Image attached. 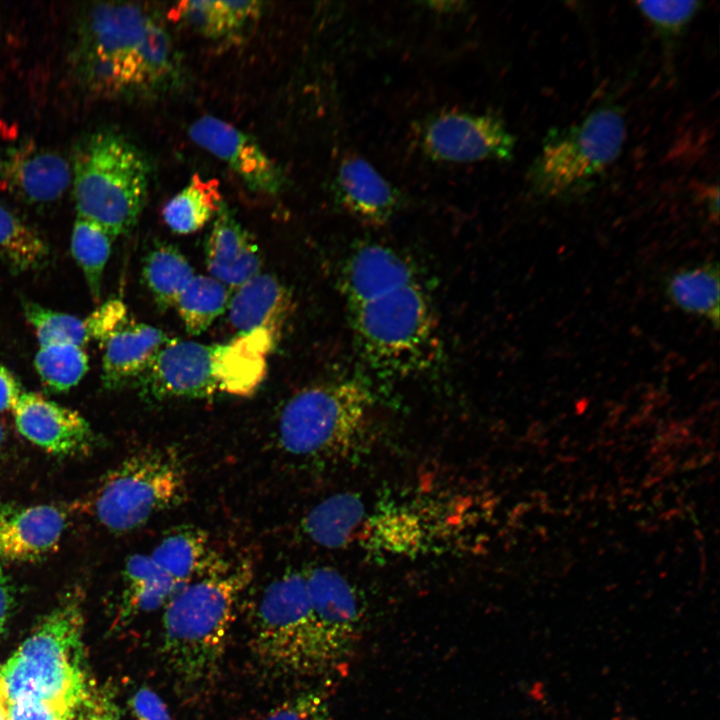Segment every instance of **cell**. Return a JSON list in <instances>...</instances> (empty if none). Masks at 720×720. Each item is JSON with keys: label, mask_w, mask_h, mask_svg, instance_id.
Segmentation results:
<instances>
[{"label": "cell", "mask_w": 720, "mask_h": 720, "mask_svg": "<svg viewBox=\"0 0 720 720\" xmlns=\"http://www.w3.org/2000/svg\"><path fill=\"white\" fill-rule=\"evenodd\" d=\"M342 289L363 357L387 373L422 370L439 352L431 302L408 261L390 247L367 243L352 251Z\"/></svg>", "instance_id": "cell-1"}, {"label": "cell", "mask_w": 720, "mask_h": 720, "mask_svg": "<svg viewBox=\"0 0 720 720\" xmlns=\"http://www.w3.org/2000/svg\"><path fill=\"white\" fill-rule=\"evenodd\" d=\"M252 575L249 562H227L181 587L165 604L161 653L185 686L201 687L215 677L235 606Z\"/></svg>", "instance_id": "cell-2"}, {"label": "cell", "mask_w": 720, "mask_h": 720, "mask_svg": "<svg viewBox=\"0 0 720 720\" xmlns=\"http://www.w3.org/2000/svg\"><path fill=\"white\" fill-rule=\"evenodd\" d=\"M79 593L66 595L0 670L8 702L34 700L73 708L86 693Z\"/></svg>", "instance_id": "cell-3"}, {"label": "cell", "mask_w": 720, "mask_h": 720, "mask_svg": "<svg viewBox=\"0 0 720 720\" xmlns=\"http://www.w3.org/2000/svg\"><path fill=\"white\" fill-rule=\"evenodd\" d=\"M71 170L78 216L114 238L129 233L147 196L149 166L143 154L119 134L97 132L78 146Z\"/></svg>", "instance_id": "cell-4"}, {"label": "cell", "mask_w": 720, "mask_h": 720, "mask_svg": "<svg viewBox=\"0 0 720 720\" xmlns=\"http://www.w3.org/2000/svg\"><path fill=\"white\" fill-rule=\"evenodd\" d=\"M373 406L372 393L353 380L305 386L282 406L277 440L294 457L343 458L363 439Z\"/></svg>", "instance_id": "cell-5"}, {"label": "cell", "mask_w": 720, "mask_h": 720, "mask_svg": "<svg viewBox=\"0 0 720 720\" xmlns=\"http://www.w3.org/2000/svg\"><path fill=\"white\" fill-rule=\"evenodd\" d=\"M626 136L623 109L614 103L596 107L570 126L551 129L528 168L530 191L543 200L583 192L618 159Z\"/></svg>", "instance_id": "cell-6"}, {"label": "cell", "mask_w": 720, "mask_h": 720, "mask_svg": "<svg viewBox=\"0 0 720 720\" xmlns=\"http://www.w3.org/2000/svg\"><path fill=\"white\" fill-rule=\"evenodd\" d=\"M186 493L187 472L179 452L151 447L127 457L86 499L74 504L109 531L121 534L181 504Z\"/></svg>", "instance_id": "cell-7"}, {"label": "cell", "mask_w": 720, "mask_h": 720, "mask_svg": "<svg viewBox=\"0 0 720 720\" xmlns=\"http://www.w3.org/2000/svg\"><path fill=\"white\" fill-rule=\"evenodd\" d=\"M251 649L264 667L280 674L327 671L303 570L284 571L262 591Z\"/></svg>", "instance_id": "cell-8"}, {"label": "cell", "mask_w": 720, "mask_h": 720, "mask_svg": "<svg viewBox=\"0 0 720 720\" xmlns=\"http://www.w3.org/2000/svg\"><path fill=\"white\" fill-rule=\"evenodd\" d=\"M150 17L130 3H95L80 17L76 70L86 86L117 93L139 86V57Z\"/></svg>", "instance_id": "cell-9"}, {"label": "cell", "mask_w": 720, "mask_h": 720, "mask_svg": "<svg viewBox=\"0 0 720 720\" xmlns=\"http://www.w3.org/2000/svg\"><path fill=\"white\" fill-rule=\"evenodd\" d=\"M420 144L426 155L443 162L510 161L516 137L494 114L446 110L424 121Z\"/></svg>", "instance_id": "cell-10"}, {"label": "cell", "mask_w": 720, "mask_h": 720, "mask_svg": "<svg viewBox=\"0 0 720 720\" xmlns=\"http://www.w3.org/2000/svg\"><path fill=\"white\" fill-rule=\"evenodd\" d=\"M303 573L326 669H336L348 660L360 638L364 606L338 570L313 566Z\"/></svg>", "instance_id": "cell-11"}, {"label": "cell", "mask_w": 720, "mask_h": 720, "mask_svg": "<svg viewBox=\"0 0 720 720\" xmlns=\"http://www.w3.org/2000/svg\"><path fill=\"white\" fill-rule=\"evenodd\" d=\"M216 346L171 339L137 382L141 394L162 401L206 398L220 391Z\"/></svg>", "instance_id": "cell-12"}, {"label": "cell", "mask_w": 720, "mask_h": 720, "mask_svg": "<svg viewBox=\"0 0 720 720\" xmlns=\"http://www.w3.org/2000/svg\"><path fill=\"white\" fill-rule=\"evenodd\" d=\"M11 410L19 433L51 454H82L92 446L94 437L86 419L42 395L22 392Z\"/></svg>", "instance_id": "cell-13"}, {"label": "cell", "mask_w": 720, "mask_h": 720, "mask_svg": "<svg viewBox=\"0 0 720 720\" xmlns=\"http://www.w3.org/2000/svg\"><path fill=\"white\" fill-rule=\"evenodd\" d=\"M192 140L224 161L251 189L276 194L282 175L275 163L247 134L213 116L197 119L189 128Z\"/></svg>", "instance_id": "cell-14"}, {"label": "cell", "mask_w": 720, "mask_h": 720, "mask_svg": "<svg viewBox=\"0 0 720 720\" xmlns=\"http://www.w3.org/2000/svg\"><path fill=\"white\" fill-rule=\"evenodd\" d=\"M75 505L0 506V560L33 562L55 551Z\"/></svg>", "instance_id": "cell-15"}, {"label": "cell", "mask_w": 720, "mask_h": 720, "mask_svg": "<svg viewBox=\"0 0 720 720\" xmlns=\"http://www.w3.org/2000/svg\"><path fill=\"white\" fill-rule=\"evenodd\" d=\"M72 180V170L60 154L24 146L0 156V188L29 203L59 199Z\"/></svg>", "instance_id": "cell-16"}, {"label": "cell", "mask_w": 720, "mask_h": 720, "mask_svg": "<svg viewBox=\"0 0 720 720\" xmlns=\"http://www.w3.org/2000/svg\"><path fill=\"white\" fill-rule=\"evenodd\" d=\"M336 197L344 209L363 223L385 224L395 213L399 196L393 186L364 158L349 154L336 173Z\"/></svg>", "instance_id": "cell-17"}, {"label": "cell", "mask_w": 720, "mask_h": 720, "mask_svg": "<svg viewBox=\"0 0 720 720\" xmlns=\"http://www.w3.org/2000/svg\"><path fill=\"white\" fill-rule=\"evenodd\" d=\"M170 340L157 327L128 321L102 343L101 380L104 388L119 390L136 385Z\"/></svg>", "instance_id": "cell-18"}, {"label": "cell", "mask_w": 720, "mask_h": 720, "mask_svg": "<svg viewBox=\"0 0 720 720\" xmlns=\"http://www.w3.org/2000/svg\"><path fill=\"white\" fill-rule=\"evenodd\" d=\"M210 276L236 290L260 273L261 256L255 241L223 202L205 247Z\"/></svg>", "instance_id": "cell-19"}, {"label": "cell", "mask_w": 720, "mask_h": 720, "mask_svg": "<svg viewBox=\"0 0 720 720\" xmlns=\"http://www.w3.org/2000/svg\"><path fill=\"white\" fill-rule=\"evenodd\" d=\"M292 306L287 287L275 276L260 272L234 290L227 310L238 334L264 330L278 338Z\"/></svg>", "instance_id": "cell-20"}, {"label": "cell", "mask_w": 720, "mask_h": 720, "mask_svg": "<svg viewBox=\"0 0 720 720\" xmlns=\"http://www.w3.org/2000/svg\"><path fill=\"white\" fill-rule=\"evenodd\" d=\"M277 337L264 330L238 334L225 344H216V370L220 391L249 396L266 373V357Z\"/></svg>", "instance_id": "cell-21"}, {"label": "cell", "mask_w": 720, "mask_h": 720, "mask_svg": "<svg viewBox=\"0 0 720 720\" xmlns=\"http://www.w3.org/2000/svg\"><path fill=\"white\" fill-rule=\"evenodd\" d=\"M181 587L227 563L200 528L183 526L168 533L149 554Z\"/></svg>", "instance_id": "cell-22"}, {"label": "cell", "mask_w": 720, "mask_h": 720, "mask_svg": "<svg viewBox=\"0 0 720 720\" xmlns=\"http://www.w3.org/2000/svg\"><path fill=\"white\" fill-rule=\"evenodd\" d=\"M364 516L365 507L358 495L338 493L315 505L302 519L301 530L319 546L343 548L356 534Z\"/></svg>", "instance_id": "cell-23"}, {"label": "cell", "mask_w": 720, "mask_h": 720, "mask_svg": "<svg viewBox=\"0 0 720 720\" xmlns=\"http://www.w3.org/2000/svg\"><path fill=\"white\" fill-rule=\"evenodd\" d=\"M123 581L119 620H127L165 605L181 588L149 554L129 557L124 566Z\"/></svg>", "instance_id": "cell-24"}, {"label": "cell", "mask_w": 720, "mask_h": 720, "mask_svg": "<svg viewBox=\"0 0 720 720\" xmlns=\"http://www.w3.org/2000/svg\"><path fill=\"white\" fill-rule=\"evenodd\" d=\"M719 264L709 261L680 268L665 280V294L680 310L719 326Z\"/></svg>", "instance_id": "cell-25"}, {"label": "cell", "mask_w": 720, "mask_h": 720, "mask_svg": "<svg viewBox=\"0 0 720 720\" xmlns=\"http://www.w3.org/2000/svg\"><path fill=\"white\" fill-rule=\"evenodd\" d=\"M223 204L216 179L194 175L188 185L164 206L162 215L175 233H194L217 215Z\"/></svg>", "instance_id": "cell-26"}, {"label": "cell", "mask_w": 720, "mask_h": 720, "mask_svg": "<svg viewBox=\"0 0 720 720\" xmlns=\"http://www.w3.org/2000/svg\"><path fill=\"white\" fill-rule=\"evenodd\" d=\"M143 280L161 310L175 306L180 294L194 277V271L181 251L169 243L154 246L146 255Z\"/></svg>", "instance_id": "cell-27"}, {"label": "cell", "mask_w": 720, "mask_h": 720, "mask_svg": "<svg viewBox=\"0 0 720 720\" xmlns=\"http://www.w3.org/2000/svg\"><path fill=\"white\" fill-rule=\"evenodd\" d=\"M49 256L46 241L0 204V262L18 274L41 268Z\"/></svg>", "instance_id": "cell-28"}, {"label": "cell", "mask_w": 720, "mask_h": 720, "mask_svg": "<svg viewBox=\"0 0 720 720\" xmlns=\"http://www.w3.org/2000/svg\"><path fill=\"white\" fill-rule=\"evenodd\" d=\"M230 295L231 290L217 279L194 275L175 304L186 331L198 335L207 330L227 310Z\"/></svg>", "instance_id": "cell-29"}, {"label": "cell", "mask_w": 720, "mask_h": 720, "mask_svg": "<svg viewBox=\"0 0 720 720\" xmlns=\"http://www.w3.org/2000/svg\"><path fill=\"white\" fill-rule=\"evenodd\" d=\"M114 239L99 224L77 216L72 231L71 250L96 302L100 300L103 271Z\"/></svg>", "instance_id": "cell-30"}, {"label": "cell", "mask_w": 720, "mask_h": 720, "mask_svg": "<svg viewBox=\"0 0 720 720\" xmlns=\"http://www.w3.org/2000/svg\"><path fill=\"white\" fill-rule=\"evenodd\" d=\"M34 366L47 390L62 393L82 380L89 369V358L80 346L51 344L40 347Z\"/></svg>", "instance_id": "cell-31"}, {"label": "cell", "mask_w": 720, "mask_h": 720, "mask_svg": "<svg viewBox=\"0 0 720 720\" xmlns=\"http://www.w3.org/2000/svg\"><path fill=\"white\" fill-rule=\"evenodd\" d=\"M24 315L41 346L72 344L82 347L91 340L85 319L25 302Z\"/></svg>", "instance_id": "cell-32"}, {"label": "cell", "mask_w": 720, "mask_h": 720, "mask_svg": "<svg viewBox=\"0 0 720 720\" xmlns=\"http://www.w3.org/2000/svg\"><path fill=\"white\" fill-rule=\"evenodd\" d=\"M637 10L666 46L682 37L703 7L701 1H637Z\"/></svg>", "instance_id": "cell-33"}, {"label": "cell", "mask_w": 720, "mask_h": 720, "mask_svg": "<svg viewBox=\"0 0 720 720\" xmlns=\"http://www.w3.org/2000/svg\"><path fill=\"white\" fill-rule=\"evenodd\" d=\"M169 17L207 37H220L230 32L221 1H182L170 10Z\"/></svg>", "instance_id": "cell-34"}, {"label": "cell", "mask_w": 720, "mask_h": 720, "mask_svg": "<svg viewBox=\"0 0 720 720\" xmlns=\"http://www.w3.org/2000/svg\"><path fill=\"white\" fill-rule=\"evenodd\" d=\"M171 45L166 32L150 18L139 57V86L162 78L170 67Z\"/></svg>", "instance_id": "cell-35"}, {"label": "cell", "mask_w": 720, "mask_h": 720, "mask_svg": "<svg viewBox=\"0 0 720 720\" xmlns=\"http://www.w3.org/2000/svg\"><path fill=\"white\" fill-rule=\"evenodd\" d=\"M261 720H333V716L328 696L320 690H309L282 701Z\"/></svg>", "instance_id": "cell-36"}, {"label": "cell", "mask_w": 720, "mask_h": 720, "mask_svg": "<svg viewBox=\"0 0 720 720\" xmlns=\"http://www.w3.org/2000/svg\"><path fill=\"white\" fill-rule=\"evenodd\" d=\"M416 523L404 515L382 516L372 528L373 539L383 549L402 550L416 543Z\"/></svg>", "instance_id": "cell-37"}, {"label": "cell", "mask_w": 720, "mask_h": 720, "mask_svg": "<svg viewBox=\"0 0 720 720\" xmlns=\"http://www.w3.org/2000/svg\"><path fill=\"white\" fill-rule=\"evenodd\" d=\"M125 305L116 299H111L99 306L86 319V325L92 339L101 344L116 330L128 322Z\"/></svg>", "instance_id": "cell-38"}, {"label": "cell", "mask_w": 720, "mask_h": 720, "mask_svg": "<svg viewBox=\"0 0 720 720\" xmlns=\"http://www.w3.org/2000/svg\"><path fill=\"white\" fill-rule=\"evenodd\" d=\"M67 720H119V711L110 694L87 690L71 709Z\"/></svg>", "instance_id": "cell-39"}, {"label": "cell", "mask_w": 720, "mask_h": 720, "mask_svg": "<svg viewBox=\"0 0 720 720\" xmlns=\"http://www.w3.org/2000/svg\"><path fill=\"white\" fill-rule=\"evenodd\" d=\"M71 709L63 704L45 701L8 702L6 720H67Z\"/></svg>", "instance_id": "cell-40"}, {"label": "cell", "mask_w": 720, "mask_h": 720, "mask_svg": "<svg viewBox=\"0 0 720 720\" xmlns=\"http://www.w3.org/2000/svg\"><path fill=\"white\" fill-rule=\"evenodd\" d=\"M129 705L136 720H173L166 703L149 687L138 688Z\"/></svg>", "instance_id": "cell-41"}, {"label": "cell", "mask_w": 720, "mask_h": 720, "mask_svg": "<svg viewBox=\"0 0 720 720\" xmlns=\"http://www.w3.org/2000/svg\"><path fill=\"white\" fill-rule=\"evenodd\" d=\"M230 32L256 18L261 10L257 1H221Z\"/></svg>", "instance_id": "cell-42"}, {"label": "cell", "mask_w": 720, "mask_h": 720, "mask_svg": "<svg viewBox=\"0 0 720 720\" xmlns=\"http://www.w3.org/2000/svg\"><path fill=\"white\" fill-rule=\"evenodd\" d=\"M21 393L18 379L0 363V412L12 409Z\"/></svg>", "instance_id": "cell-43"}, {"label": "cell", "mask_w": 720, "mask_h": 720, "mask_svg": "<svg viewBox=\"0 0 720 720\" xmlns=\"http://www.w3.org/2000/svg\"><path fill=\"white\" fill-rule=\"evenodd\" d=\"M13 603V591L8 578L0 575V634L3 632L9 611Z\"/></svg>", "instance_id": "cell-44"}, {"label": "cell", "mask_w": 720, "mask_h": 720, "mask_svg": "<svg viewBox=\"0 0 720 720\" xmlns=\"http://www.w3.org/2000/svg\"><path fill=\"white\" fill-rule=\"evenodd\" d=\"M705 207L709 216L718 222L719 217V188L718 185L710 186L704 191Z\"/></svg>", "instance_id": "cell-45"}, {"label": "cell", "mask_w": 720, "mask_h": 720, "mask_svg": "<svg viewBox=\"0 0 720 720\" xmlns=\"http://www.w3.org/2000/svg\"><path fill=\"white\" fill-rule=\"evenodd\" d=\"M8 700L3 683L0 679V720H6Z\"/></svg>", "instance_id": "cell-46"}, {"label": "cell", "mask_w": 720, "mask_h": 720, "mask_svg": "<svg viewBox=\"0 0 720 720\" xmlns=\"http://www.w3.org/2000/svg\"><path fill=\"white\" fill-rule=\"evenodd\" d=\"M4 440H5V431H4L3 424L0 420V451L3 446Z\"/></svg>", "instance_id": "cell-47"}, {"label": "cell", "mask_w": 720, "mask_h": 720, "mask_svg": "<svg viewBox=\"0 0 720 720\" xmlns=\"http://www.w3.org/2000/svg\"><path fill=\"white\" fill-rule=\"evenodd\" d=\"M445 3H446L447 6H449V5L451 4V2H444V4H445ZM444 8H445V10H448V9L450 10V9H451V8H449V7H448V9H446V7H441V10H443ZM439 9H440V8H439ZM452 9H453V8H452ZM454 10H455V9H454Z\"/></svg>", "instance_id": "cell-48"}, {"label": "cell", "mask_w": 720, "mask_h": 720, "mask_svg": "<svg viewBox=\"0 0 720 720\" xmlns=\"http://www.w3.org/2000/svg\"><path fill=\"white\" fill-rule=\"evenodd\" d=\"M3 573H4V572H3V569H2V567H1V565H0V575L3 574Z\"/></svg>", "instance_id": "cell-49"}]
</instances>
